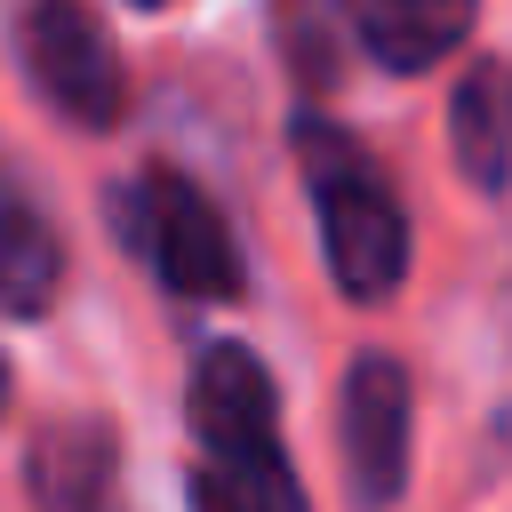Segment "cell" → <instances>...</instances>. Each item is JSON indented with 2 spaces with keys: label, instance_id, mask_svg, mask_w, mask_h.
Instances as JSON below:
<instances>
[{
  "label": "cell",
  "instance_id": "cell-1",
  "mask_svg": "<svg viewBox=\"0 0 512 512\" xmlns=\"http://www.w3.org/2000/svg\"><path fill=\"white\" fill-rule=\"evenodd\" d=\"M296 168L312 184V216H320L336 288L352 304H384L408 280V208H400L392 176L320 112L296 120Z\"/></svg>",
  "mask_w": 512,
  "mask_h": 512
},
{
  "label": "cell",
  "instance_id": "cell-2",
  "mask_svg": "<svg viewBox=\"0 0 512 512\" xmlns=\"http://www.w3.org/2000/svg\"><path fill=\"white\" fill-rule=\"evenodd\" d=\"M192 432L208 448V472L248 488L264 512H304V480L280 440V392L248 344H200L192 360Z\"/></svg>",
  "mask_w": 512,
  "mask_h": 512
},
{
  "label": "cell",
  "instance_id": "cell-3",
  "mask_svg": "<svg viewBox=\"0 0 512 512\" xmlns=\"http://www.w3.org/2000/svg\"><path fill=\"white\" fill-rule=\"evenodd\" d=\"M112 232L152 264V280L168 296L232 304L248 288V264H240V240H232L224 208L176 168H136L128 184H112Z\"/></svg>",
  "mask_w": 512,
  "mask_h": 512
},
{
  "label": "cell",
  "instance_id": "cell-4",
  "mask_svg": "<svg viewBox=\"0 0 512 512\" xmlns=\"http://www.w3.org/2000/svg\"><path fill=\"white\" fill-rule=\"evenodd\" d=\"M16 48H24V72L32 88L72 120V128H112L120 104H128V64L112 48V24L88 8V0H32L24 24H16Z\"/></svg>",
  "mask_w": 512,
  "mask_h": 512
},
{
  "label": "cell",
  "instance_id": "cell-5",
  "mask_svg": "<svg viewBox=\"0 0 512 512\" xmlns=\"http://www.w3.org/2000/svg\"><path fill=\"white\" fill-rule=\"evenodd\" d=\"M336 432H344V488L360 512L400 504L408 488V432H416V400H408V368L392 352H360L344 368V400H336Z\"/></svg>",
  "mask_w": 512,
  "mask_h": 512
},
{
  "label": "cell",
  "instance_id": "cell-6",
  "mask_svg": "<svg viewBox=\"0 0 512 512\" xmlns=\"http://www.w3.org/2000/svg\"><path fill=\"white\" fill-rule=\"evenodd\" d=\"M112 424H96V416H64V424H48L40 440H32V456H24V488H32V504L40 512H104V496H112Z\"/></svg>",
  "mask_w": 512,
  "mask_h": 512
},
{
  "label": "cell",
  "instance_id": "cell-7",
  "mask_svg": "<svg viewBox=\"0 0 512 512\" xmlns=\"http://www.w3.org/2000/svg\"><path fill=\"white\" fill-rule=\"evenodd\" d=\"M480 0H352V32L384 72H432L464 48Z\"/></svg>",
  "mask_w": 512,
  "mask_h": 512
},
{
  "label": "cell",
  "instance_id": "cell-8",
  "mask_svg": "<svg viewBox=\"0 0 512 512\" xmlns=\"http://www.w3.org/2000/svg\"><path fill=\"white\" fill-rule=\"evenodd\" d=\"M56 288H64V240H56L48 208L16 176H0V312L40 320L56 304Z\"/></svg>",
  "mask_w": 512,
  "mask_h": 512
},
{
  "label": "cell",
  "instance_id": "cell-9",
  "mask_svg": "<svg viewBox=\"0 0 512 512\" xmlns=\"http://www.w3.org/2000/svg\"><path fill=\"white\" fill-rule=\"evenodd\" d=\"M448 144L472 192H512V64H472L448 96Z\"/></svg>",
  "mask_w": 512,
  "mask_h": 512
},
{
  "label": "cell",
  "instance_id": "cell-10",
  "mask_svg": "<svg viewBox=\"0 0 512 512\" xmlns=\"http://www.w3.org/2000/svg\"><path fill=\"white\" fill-rule=\"evenodd\" d=\"M192 512H264V504H256L248 488H232L224 472H200V480H192Z\"/></svg>",
  "mask_w": 512,
  "mask_h": 512
},
{
  "label": "cell",
  "instance_id": "cell-11",
  "mask_svg": "<svg viewBox=\"0 0 512 512\" xmlns=\"http://www.w3.org/2000/svg\"><path fill=\"white\" fill-rule=\"evenodd\" d=\"M0 416H8V360H0Z\"/></svg>",
  "mask_w": 512,
  "mask_h": 512
},
{
  "label": "cell",
  "instance_id": "cell-12",
  "mask_svg": "<svg viewBox=\"0 0 512 512\" xmlns=\"http://www.w3.org/2000/svg\"><path fill=\"white\" fill-rule=\"evenodd\" d=\"M136 8H168V0H136Z\"/></svg>",
  "mask_w": 512,
  "mask_h": 512
}]
</instances>
